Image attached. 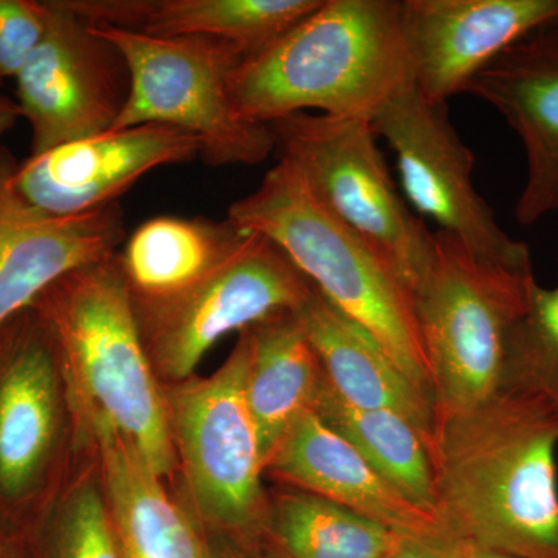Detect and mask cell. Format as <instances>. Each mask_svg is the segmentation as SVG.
<instances>
[{"mask_svg":"<svg viewBox=\"0 0 558 558\" xmlns=\"http://www.w3.org/2000/svg\"><path fill=\"white\" fill-rule=\"evenodd\" d=\"M557 446L558 411L513 387L436 425V512L451 537L558 558Z\"/></svg>","mask_w":558,"mask_h":558,"instance_id":"obj_1","label":"cell"},{"mask_svg":"<svg viewBox=\"0 0 558 558\" xmlns=\"http://www.w3.org/2000/svg\"><path fill=\"white\" fill-rule=\"evenodd\" d=\"M413 83L398 0H323L234 70L231 94L244 119L269 124L315 109L373 120Z\"/></svg>","mask_w":558,"mask_h":558,"instance_id":"obj_2","label":"cell"},{"mask_svg":"<svg viewBox=\"0 0 558 558\" xmlns=\"http://www.w3.org/2000/svg\"><path fill=\"white\" fill-rule=\"evenodd\" d=\"M32 306L49 323L87 428H106L161 480L175 457L163 389L140 339L120 255L68 271Z\"/></svg>","mask_w":558,"mask_h":558,"instance_id":"obj_3","label":"cell"},{"mask_svg":"<svg viewBox=\"0 0 558 558\" xmlns=\"http://www.w3.org/2000/svg\"><path fill=\"white\" fill-rule=\"evenodd\" d=\"M227 219L275 242L337 310L368 330L411 384L432 400V381L413 292L312 193L284 157L258 189L231 204ZM433 402V400H432Z\"/></svg>","mask_w":558,"mask_h":558,"instance_id":"obj_4","label":"cell"},{"mask_svg":"<svg viewBox=\"0 0 558 558\" xmlns=\"http://www.w3.org/2000/svg\"><path fill=\"white\" fill-rule=\"evenodd\" d=\"M94 446L57 337L31 304L0 326V527L27 538Z\"/></svg>","mask_w":558,"mask_h":558,"instance_id":"obj_5","label":"cell"},{"mask_svg":"<svg viewBox=\"0 0 558 558\" xmlns=\"http://www.w3.org/2000/svg\"><path fill=\"white\" fill-rule=\"evenodd\" d=\"M534 269L481 259L446 231L414 290L432 381L435 428L476 409L505 384L510 333L526 310Z\"/></svg>","mask_w":558,"mask_h":558,"instance_id":"obj_6","label":"cell"},{"mask_svg":"<svg viewBox=\"0 0 558 558\" xmlns=\"http://www.w3.org/2000/svg\"><path fill=\"white\" fill-rule=\"evenodd\" d=\"M247 337L211 376L161 384L175 457L172 497L201 529L259 538L267 506L258 429L244 392Z\"/></svg>","mask_w":558,"mask_h":558,"instance_id":"obj_7","label":"cell"},{"mask_svg":"<svg viewBox=\"0 0 558 558\" xmlns=\"http://www.w3.org/2000/svg\"><path fill=\"white\" fill-rule=\"evenodd\" d=\"M94 28L130 69V95L112 131L165 124L190 132L201 140V159L209 167H252L277 149L269 124L244 119L234 106L231 80L245 57L233 44Z\"/></svg>","mask_w":558,"mask_h":558,"instance_id":"obj_8","label":"cell"},{"mask_svg":"<svg viewBox=\"0 0 558 558\" xmlns=\"http://www.w3.org/2000/svg\"><path fill=\"white\" fill-rule=\"evenodd\" d=\"M288 159L341 223L387 260L414 293L435 252V233L399 193L368 120L293 113L271 121Z\"/></svg>","mask_w":558,"mask_h":558,"instance_id":"obj_9","label":"cell"},{"mask_svg":"<svg viewBox=\"0 0 558 558\" xmlns=\"http://www.w3.org/2000/svg\"><path fill=\"white\" fill-rule=\"evenodd\" d=\"M314 288L275 242L245 233L236 248L189 288L132 299L143 348L160 384H178L230 332L296 311Z\"/></svg>","mask_w":558,"mask_h":558,"instance_id":"obj_10","label":"cell"},{"mask_svg":"<svg viewBox=\"0 0 558 558\" xmlns=\"http://www.w3.org/2000/svg\"><path fill=\"white\" fill-rule=\"evenodd\" d=\"M398 160L403 197L418 215L453 234L481 259L532 269L526 244L512 240L473 183L475 156L459 138L444 102L428 101L414 84L402 87L371 120Z\"/></svg>","mask_w":558,"mask_h":558,"instance_id":"obj_11","label":"cell"},{"mask_svg":"<svg viewBox=\"0 0 558 558\" xmlns=\"http://www.w3.org/2000/svg\"><path fill=\"white\" fill-rule=\"evenodd\" d=\"M46 33L17 73V105L32 154L112 131L130 95V69L90 24L46 0Z\"/></svg>","mask_w":558,"mask_h":558,"instance_id":"obj_12","label":"cell"},{"mask_svg":"<svg viewBox=\"0 0 558 558\" xmlns=\"http://www.w3.org/2000/svg\"><path fill=\"white\" fill-rule=\"evenodd\" d=\"M196 135L165 124H140L64 143L17 163L14 183L25 199L57 216L117 204L143 175L201 159Z\"/></svg>","mask_w":558,"mask_h":558,"instance_id":"obj_13","label":"cell"},{"mask_svg":"<svg viewBox=\"0 0 558 558\" xmlns=\"http://www.w3.org/2000/svg\"><path fill=\"white\" fill-rule=\"evenodd\" d=\"M556 20L558 0H402L400 27L414 87L447 105L510 44Z\"/></svg>","mask_w":558,"mask_h":558,"instance_id":"obj_14","label":"cell"},{"mask_svg":"<svg viewBox=\"0 0 558 558\" xmlns=\"http://www.w3.org/2000/svg\"><path fill=\"white\" fill-rule=\"evenodd\" d=\"M17 163L0 146V326L62 275L116 255L124 241L119 202L84 215H51L17 190Z\"/></svg>","mask_w":558,"mask_h":558,"instance_id":"obj_15","label":"cell"},{"mask_svg":"<svg viewBox=\"0 0 558 558\" xmlns=\"http://www.w3.org/2000/svg\"><path fill=\"white\" fill-rule=\"evenodd\" d=\"M462 94L498 110L519 135L527 163L515 205L521 226L558 211V20L510 44Z\"/></svg>","mask_w":558,"mask_h":558,"instance_id":"obj_16","label":"cell"},{"mask_svg":"<svg viewBox=\"0 0 558 558\" xmlns=\"http://www.w3.org/2000/svg\"><path fill=\"white\" fill-rule=\"evenodd\" d=\"M264 478L328 499L399 535L451 537L439 517L403 497L314 411L284 433L264 465Z\"/></svg>","mask_w":558,"mask_h":558,"instance_id":"obj_17","label":"cell"},{"mask_svg":"<svg viewBox=\"0 0 558 558\" xmlns=\"http://www.w3.org/2000/svg\"><path fill=\"white\" fill-rule=\"evenodd\" d=\"M94 25L156 38H215L247 58L289 32L323 0H61Z\"/></svg>","mask_w":558,"mask_h":558,"instance_id":"obj_18","label":"cell"},{"mask_svg":"<svg viewBox=\"0 0 558 558\" xmlns=\"http://www.w3.org/2000/svg\"><path fill=\"white\" fill-rule=\"evenodd\" d=\"M295 314L317 351L326 380L340 399L357 409L399 414L432 449V400L411 384L368 330L337 310L315 288Z\"/></svg>","mask_w":558,"mask_h":558,"instance_id":"obj_19","label":"cell"},{"mask_svg":"<svg viewBox=\"0 0 558 558\" xmlns=\"http://www.w3.org/2000/svg\"><path fill=\"white\" fill-rule=\"evenodd\" d=\"M121 558H209L207 538L165 480L106 428L94 432Z\"/></svg>","mask_w":558,"mask_h":558,"instance_id":"obj_20","label":"cell"},{"mask_svg":"<svg viewBox=\"0 0 558 558\" xmlns=\"http://www.w3.org/2000/svg\"><path fill=\"white\" fill-rule=\"evenodd\" d=\"M241 332L248 344L245 400L266 465L293 422L312 411L325 371L295 311L270 315Z\"/></svg>","mask_w":558,"mask_h":558,"instance_id":"obj_21","label":"cell"},{"mask_svg":"<svg viewBox=\"0 0 558 558\" xmlns=\"http://www.w3.org/2000/svg\"><path fill=\"white\" fill-rule=\"evenodd\" d=\"M244 231L229 219L157 216L134 230L119 253L135 299H160L189 288L240 245Z\"/></svg>","mask_w":558,"mask_h":558,"instance_id":"obj_22","label":"cell"},{"mask_svg":"<svg viewBox=\"0 0 558 558\" xmlns=\"http://www.w3.org/2000/svg\"><path fill=\"white\" fill-rule=\"evenodd\" d=\"M399 537L310 492L267 486L259 539L274 558H385Z\"/></svg>","mask_w":558,"mask_h":558,"instance_id":"obj_23","label":"cell"},{"mask_svg":"<svg viewBox=\"0 0 558 558\" xmlns=\"http://www.w3.org/2000/svg\"><path fill=\"white\" fill-rule=\"evenodd\" d=\"M312 411L343 436L403 497L439 517L429 447L407 418L388 410L349 405L337 396L326 376Z\"/></svg>","mask_w":558,"mask_h":558,"instance_id":"obj_24","label":"cell"},{"mask_svg":"<svg viewBox=\"0 0 558 558\" xmlns=\"http://www.w3.org/2000/svg\"><path fill=\"white\" fill-rule=\"evenodd\" d=\"M24 542L31 558H121L102 488L97 446Z\"/></svg>","mask_w":558,"mask_h":558,"instance_id":"obj_25","label":"cell"},{"mask_svg":"<svg viewBox=\"0 0 558 558\" xmlns=\"http://www.w3.org/2000/svg\"><path fill=\"white\" fill-rule=\"evenodd\" d=\"M537 395L558 411V288H529L526 310L513 326L505 384Z\"/></svg>","mask_w":558,"mask_h":558,"instance_id":"obj_26","label":"cell"},{"mask_svg":"<svg viewBox=\"0 0 558 558\" xmlns=\"http://www.w3.org/2000/svg\"><path fill=\"white\" fill-rule=\"evenodd\" d=\"M46 33V7L36 0H0V78L24 68Z\"/></svg>","mask_w":558,"mask_h":558,"instance_id":"obj_27","label":"cell"},{"mask_svg":"<svg viewBox=\"0 0 558 558\" xmlns=\"http://www.w3.org/2000/svg\"><path fill=\"white\" fill-rule=\"evenodd\" d=\"M459 542L451 537L400 535L385 558H459Z\"/></svg>","mask_w":558,"mask_h":558,"instance_id":"obj_28","label":"cell"},{"mask_svg":"<svg viewBox=\"0 0 558 558\" xmlns=\"http://www.w3.org/2000/svg\"><path fill=\"white\" fill-rule=\"evenodd\" d=\"M204 531V529H202ZM209 558H274L259 538H240L204 531Z\"/></svg>","mask_w":558,"mask_h":558,"instance_id":"obj_29","label":"cell"},{"mask_svg":"<svg viewBox=\"0 0 558 558\" xmlns=\"http://www.w3.org/2000/svg\"><path fill=\"white\" fill-rule=\"evenodd\" d=\"M0 81H2V78H0ZM20 117H22V113L17 101L10 100L5 95H0V138H2L7 132L13 130Z\"/></svg>","mask_w":558,"mask_h":558,"instance_id":"obj_30","label":"cell"},{"mask_svg":"<svg viewBox=\"0 0 558 558\" xmlns=\"http://www.w3.org/2000/svg\"><path fill=\"white\" fill-rule=\"evenodd\" d=\"M27 550L24 539L14 537L0 527V558H27L22 556Z\"/></svg>","mask_w":558,"mask_h":558,"instance_id":"obj_31","label":"cell"},{"mask_svg":"<svg viewBox=\"0 0 558 558\" xmlns=\"http://www.w3.org/2000/svg\"><path fill=\"white\" fill-rule=\"evenodd\" d=\"M459 558H519L509 556V554L501 553L486 548V546L475 545L470 542H459Z\"/></svg>","mask_w":558,"mask_h":558,"instance_id":"obj_32","label":"cell"}]
</instances>
